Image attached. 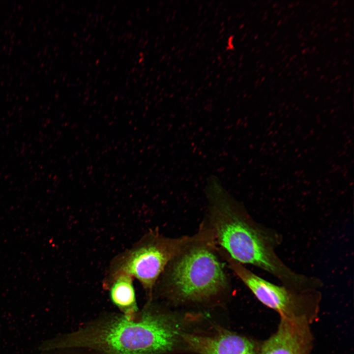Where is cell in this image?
<instances>
[{"label":"cell","mask_w":354,"mask_h":354,"mask_svg":"<svg viewBox=\"0 0 354 354\" xmlns=\"http://www.w3.org/2000/svg\"><path fill=\"white\" fill-rule=\"evenodd\" d=\"M229 267L263 304L278 312L281 316H307L304 311L314 308L319 301L315 289L296 291L275 285L259 276L220 250Z\"/></svg>","instance_id":"obj_5"},{"label":"cell","mask_w":354,"mask_h":354,"mask_svg":"<svg viewBox=\"0 0 354 354\" xmlns=\"http://www.w3.org/2000/svg\"><path fill=\"white\" fill-rule=\"evenodd\" d=\"M219 256L212 231L204 222L192 240L168 264L154 292L180 302L220 297L228 291L230 283Z\"/></svg>","instance_id":"obj_3"},{"label":"cell","mask_w":354,"mask_h":354,"mask_svg":"<svg viewBox=\"0 0 354 354\" xmlns=\"http://www.w3.org/2000/svg\"><path fill=\"white\" fill-rule=\"evenodd\" d=\"M194 235L171 237L157 230H150L130 248L112 260L103 281V287L106 289L118 275L128 274L139 281L149 300H152L156 283L165 268L192 240Z\"/></svg>","instance_id":"obj_4"},{"label":"cell","mask_w":354,"mask_h":354,"mask_svg":"<svg viewBox=\"0 0 354 354\" xmlns=\"http://www.w3.org/2000/svg\"><path fill=\"white\" fill-rule=\"evenodd\" d=\"M106 289L109 292L112 302L121 313L133 316L139 311L132 276L126 274L118 275L110 282Z\"/></svg>","instance_id":"obj_8"},{"label":"cell","mask_w":354,"mask_h":354,"mask_svg":"<svg viewBox=\"0 0 354 354\" xmlns=\"http://www.w3.org/2000/svg\"><path fill=\"white\" fill-rule=\"evenodd\" d=\"M180 339L188 350L197 354H256L258 350L250 339L228 331L213 334L182 332Z\"/></svg>","instance_id":"obj_7"},{"label":"cell","mask_w":354,"mask_h":354,"mask_svg":"<svg viewBox=\"0 0 354 354\" xmlns=\"http://www.w3.org/2000/svg\"><path fill=\"white\" fill-rule=\"evenodd\" d=\"M61 354H96L92 352H70L67 353H63Z\"/></svg>","instance_id":"obj_9"},{"label":"cell","mask_w":354,"mask_h":354,"mask_svg":"<svg viewBox=\"0 0 354 354\" xmlns=\"http://www.w3.org/2000/svg\"><path fill=\"white\" fill-rule=\"evenodd\" d=\"M207 220L217 245L231 258L254 266L279 280L283 286L297 289L305 276L295 272L278 257L275 248L279 236L257 224L240 204L222 188L207 192Z\"/></svg>","instance_id":"obj_2"},{"label":"cell","mask_w":354,"mask_h":354,"mask_svg":"<svg viewBox=\"0 0 354 354\" xmlns=\"http://www.w3.org/2000/svg\"><path fill=\"white\" fill-rule=\"evenodd\" d=\"M306 316H281L276 332L256 354H309L312 337Z\"/></svg>","instance_id":"obj_6"},{"label":"cell","mask_w":354,"mask_h":354,"mask_svg":"<svg viewBox=\"0 0 354 354\" xmlns=\"http://www.w3.org/2000/svg\"><path fill=\"white\" fill-rule=\"evenodd\" d=\"M172 316L150 300L133 316L106 314L71 332L49 339L50 349L83 348L99 354H164L173 350L181 332Z\"/></svg>","instance_id":"obj_1"}]
</instances>
